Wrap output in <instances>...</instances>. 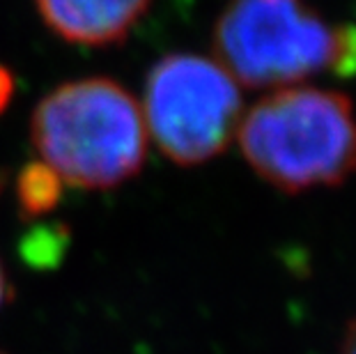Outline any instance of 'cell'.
Instances as JSON below:
<instances>
[{
	"label": "cell",
	"mask_w": 356,
	"mask_h": 354,
	"mask_svg": "<svg viewBox=\"0 0 356 354\" xmlns=\"http://www.w3.org/2000/svg\"><path fill=\"white\" fill-rule=\"evenodd\" d=\"M30 138L63 184L113 189L143 168L147 129L131 92L111 79H81L40 102Z\"/></svg>",
	"instance_id": "obj_1"
},
{
	"label": "cell",
	"mask_w": 356,
	"mask_h": 354,
	"mask_svg": "<svg viewBox=\"0 0 356 354\" xmlns=\"http://www.w3.org/2000/svg\"><path fill=\"white\" fill-rule=\"evenodd\" d=\"M214 49L216 63L248 88L356 77V26L324 19L301 0H230Z\"/></svg>",
	"instance_id": "obj_2"
},
{
	"label": "cell",
	"mask_w": 356,
	"mask_h": 354,
	"mask_svg": "<svg viewBox=\"0 0 356 354\" xmlns=\"http://www.w3.org/2000/svg\"><path fill=\"white\" fill-rule=\"evenodd\" d=\"M237 134L251 168L283 191L333 186L356 170V115L340 92L278 90L239 120Z\"/></svg>",
	"instance_id": "obj_3"
},
{
	"label": "cell",
	"mask_w": 356,
	"mask_h": 354,
	"mask_svg": "<svg viewBox=\"0 0 356 354\" xmlns=\"http://www.w3.org/2000/svg\"><path fill=\"white\" fill-rule=\"evenodd\" d=\"M145 129L181 166L223 152L241 120L239 86L216 60L172 54L152 67L143 104Z\"/></svg>",
	"instance_id": "obj_4"
},
{
	"label": "cell",
	"mask_w": 356,
	"mask_h": 354,
	"mask_svg": "<svg viewBox=\"0 0 356 354\" xmlns=\"http://www.w3.org/2000/svg\"><path fill=\"white\" fill-rule=\"evenodd\" d=\"M42 19L72 44L106 47L140 21L152 0H35Z\"/></svg>",
	"instance_id": "obj_5"
},
{
	"label": "cell",
	"mask_w": 356,
	"mask_h": 354,
	"mask_svg": "<svg viewBox=\"0 0 356 354\" xmlns=\"http://www.w3.org/2000/svg\"><path fill=\"white\" fill-rule=\"evenodd\" d=\"M17 193L24 214L37 216L49 212L53 205H58L60 195H63V182L53 170H49L42 161L30 163L21 170Z\"/></svg>",
	"instance_id": "obj_6"
},
{
	"label": "cell",
	"mask_w": 356,
	"mask_h": 354,
	"mask_svg": "<svg viewBox=\"0 0 356 354\" xmlns=\"http://www.w3.org/2000/svg\"><path fill=\"white\" fill-rule=\"evenodd\" d=\"M10 92H12V79L5 70H0V108L10 99Z\"/></svg>",
	"instance_id": "obj_7"
},
{
	"label": "cell",
	"mask_w": 356,
	"mask_h": 354,
	"mask_svg": "<svg viewBox=\"0 0 356 354\" xmlns=\"http://www.w3.org/2000/svg\"><path fill=\"white\" fill-rule=\"evenodd\" d=\"M343 354H356V322L347 331V338H345V348Z\"/></svg>",
	"instance_id": "obj_8"
},
{
	"label": "cell",
	"mask_w": 356,
	"mask_h": 354,
	"mask_svg": "<svg viewBox=\"0 0 356 354\" xmlns=\"http://www.w3.org/2000/svg\"><path fill=\"white\" fill-rule=\"evenodd\" d=\"M7 297V283H5V274H3V267H0V306Z\"/></svg>",
	"instance_id": "obj_9"
},
{
	"label": "cell",
	"mask_w": 356,
	"mask_h": 354,
	"mask_svg": "<svg viewBox=\"0 0 356 354\" xmlns=\"http://www.w3.org/2000/svg\"><path fill=\"white\" fill-rule=\"evenodd\" d=\"M0 186H3V184H0Z\"/></svg>",
	"instance_id": "obj_10"
}]
</instances>
